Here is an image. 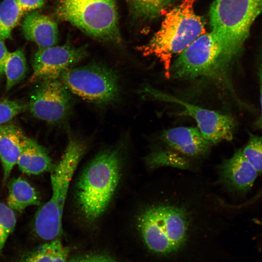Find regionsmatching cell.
<instances>
[{"mask_svg":"<svg viewBox=\"0 0 262 262\" xmlns=\"http://www.w3.org/2000/svg\"><path fill=\"white\" fill-rule=\"evenodd\" d=\"M201 173L167 169L147 186L134 215L135 228L152 252L166 255L196 233L221 225L228 204Z\"/></svg>","mask_w":262,"mask_h":262,"instance_id":"cell-1","label":"cell"},{"mask_svg":"<svg viewBox=\"0 0 262 262\" xmlns=\"http://www.w3.org/2000/svg\"><path fill=\"white\" fill-rule=\"evenodd\" d=\"M213 144L198 128L179 127L163 131L143 158L148 171L172 169L201 173Z\"/></svg>","mask_w":262,"mask_h":262,"instance_id":"cell-2","label":"cell"},{"mask_svg":"<svg viewBox=\"0 0 262 262\" xmlns=\"http://www.w3.org/2000/svg\"><path fill=\"white\" fill-rule=\"evenodd\" d=\"M120 146L98 153L87 165L76 183L75 197L82 215L92 222L105 212L115 195L121 176Z\"/></svg>","mask_w":262,"mask_h":262,"instance_id":"cell-3","label":"cell"},{"mask_svg":"<svg viewBox=\"0 0 262 262\" xmlns=\"http://www.w3.org/2000/svg\"><path fill=\"white\" fill-rule=\"evenodd\" d=\"M195 0H182L164 15L159 30L147 44L138 47L144 56H154L162 63L165 76L170 78L171 60L201 35L205 21L194 10Z\"/></svg>","mask_w":262,"mask_h":262,"instance_id":"cell-4","label":"cell"},{"mask_svg":"<svg viewBox=\"0 0 262 262\" xmlns=\"http://www.w3.org/2000/svg\"><path fill=\"white\" fill-rule=\"evenodd\" d=\"M262 13V0H214L212 3L211 32L219 43L229 73L243 51L251 25Z\"/></svg>","mask_w":262,"mask_h":262,"instance_id":"cell-5","label":"cell"},{"mask_svg":"<svg viewBox=\"0 0 262 262\" xmlns=\"http://www.w3.org/2000/svg\"><path fill=\"white\" fill-rule=\"evenodd\" d=\"M86 149L82 141L69 135L60 160L51 171L52 195L34 217L36 234L44 240L50 241L62 234L63 214L70 183Z\"/></svg>","mask_w":262,"mask_h":262,"instance_id":"cell-6","label":"cell"},{"mask_svg":"<svg viewBox=\"0 0 262 262\" xmlns=\"http://www.w3.org/2000/svg\"><path fill=\"white\" fill-rule=\"evenodd\" d=\"M56 14L97 40L119 44L115 0H58Z\"/></svg>","mask_w":262,"mask_h":262,"instance_id":"cell-7","label":"cell"},{"mask_svg":"<svg viewBox=\"0 0 262 262\" xmlns=\"http://www.w3.org/2000/svg\"><path fill=\"white\" fill-rule=\"evenodd\" d=\"M170 73L175 79L205 78L231 87L220 46L212 32L201 35L180 53L171 64Z\"/></svg>","mask_w":262,"mask_h":262,"instance_id":"cell-8","label":"cell"},{"mask_svg":"<svg viewBox=\"0 0 262 262\" xmlns=\"http://www.w3.org/2000/svg\"><path fill=\"white\" fill-rule=\"evenodd\" d=\"M61 78L69 92L95 104H112L120 96L118 74L112 68L100 63L72 67Z\"/></svg>","mask_w":262,"mask_h":262,"instance_id":"cell-9","label":"cell"},{"mask_svg":"<svg viewBox=\"0 0 262 262\" xmlns=\"http://www.w3.org/2000/svg\"><path fill=\"white\" fill-rule=\"evenodd\" d=\"M143 92L157 100L182 106V113L194 119L202 135L213 145L232 139L235 123L229 115L196 106L152 88L146 87Z\"/></svg>","mask_w":262,"mask_h":262,"instance_id":"cell-10","label":"cell"},{"mask_svg":"<svg viewBox=\"0 0 262 262\" xmlns=\"http://www.w3.org/2000/svg\"><path fill=\"white\" fill-rule=\"evenodd\" d=\"M40 84L31 95L29 108L36 118L50 123L66 119L72 110L69 91L61 80H47Z\"/></svg>","mask_w":262,"mask_h":262,"instance_id":"cell-11","label":"cell"},{"mask_svg":"<svg viewBox=\"0 0 262 262\" xmlns=\"http://www.w3.org/2000/svg\"><path fill=\"white\" fill-rule=\"evenodd\" d=\"M87 55L86 46L76 47L70 44L39 48L33 60L30 82H41L58 79L63 74Z\"/></svg>","mask_w":262,"mask_h":262,"instance_id":"cell-12","label":"cell"},{"mask_svg":"<svg viewBox=\"0 0 262 262\" xmlns=\"http://www.w3.org/2000/svg\"><path fill=\"white\" fill-rule=\"evenodd\" d=\"M213 185L232 195L245 194L253 186L259 174L243 155L241 148L216 166Z\"/></svg>","mask_w":262,"mask_h":262,"instance_id":"cell-13","label":"cell"},{"mask_svg":"<svg viewBox=\"0 0 262 262\" xmlns=\"http://www.w3.org/2000/svg\"><path fill=\"white\" fill-rule=\"evenodd\" d=\"M26 136L17 125L5 123L0 125V160L3 171V182L9 179L17 164Z\"/></svg>","mask_w":262,"mask_h":262,"instance_id":"cell-14","label":"cell"},{"mask_svg":"<svg viewBox=\"0 0 262 262\" xmlns=\"http://www.w3.org/2000/svg\"><path fill=\"white\" fill-rule=\"evenodd\" d=\"M22 29L26 39L36 43L39 48L55 46L58 41L57 24L47 16L30 13L24 18Z\"/></svg>","mask_w":262,"mask_h":262,"instance_id":"cell-15","label":"cell"},{"mask_svg":"<svg viewBox=\"0 0 262 262\" xmlns=\"http://www.w3.org/2000/svg\"><path fill=\"white\" fill-rule=\"evenodd\" d=\"M16 164L22 172L33 175L51 171L55 165L45 148L27 136Z\"/></svg>","mask_w":262,"mask_h":262,"instance_id":"cell-16","label":"cell"},{"mask_svg":"<svg viewBox=\"0 0 262 262\" xmlns=\"http://www.w3.org/2000/svg\"><path fill=\"white\" fill-rule=\"evenodd\" d=\"M7 205L13 210L22 212L25 208L40 204V198L36 190L21 177L14 178L8 183Z\"/></svg>","mask_w":262,"mask_h":262,"instance_id":"cell-17","label":"cell"},{"mask_svg":"<svg viewBox=\"0 0 262 262\" xmlns=\"http://www.w3.org/2000/svg\"><path fill=\"white\" fill-rule=\"evenodd\" d=\"M69 249L58 238L23 254L15 262H68Z\"/></svg>","mask_w":262,"mask_h":262,"instance_id":"cell-18","label":"cell"},{"mask_svg":"<svg viewBox=\"0 0 262 262\" xmlns=\"http://www.w3.org/2000/svg\"><path fill=\"white\" fill-rule=\"evenodd\" d=\"M178 0H126L136 18L152 20L164 16Z\"/></svg>","mask_w":262,"mask_h":262,"instance_id":"cell-19","label":"cell"},{"mask_svg":"<svg viewBox=\"0 0 262 262\" xmlns=\"http://www.w3.org/2000/svg\"><path fill=\"white\" fill-rule=\"evenodd\" d=\"M27 70L26 59L21 49L9 52L5 62L4 74L6 76V90H9L24 77Z\"/></svg>","mask_w":262,"mask_h":262,"instance_id":"cell-20","label":"cell"},{"mask_svg":"<svg viewBox=\"0 0 262 262\" xmlns=\"http://www.w3.org/2000/svg\"><path fill=\"white\" fill-rule=\"evenodd\" d=\"M24 12L15 0H4L0 4V40L11 38V33Z\"/></svg>","mask_w":262,"mask_h":262,"instance_id":"cell-21","label":"cell"},{"mask_svg":"<svg viewBox=\"0 0 262 262\" xmlns=\"http://www.w3.org/2000/svg\"><path fill=\"white\" fill-rule=\"evenodd\" d=\"M241 151L258 174L262 173V136L251 134Z\"/></svg>","mask_w":262,"mask_h":262,"instance_id":"cell-22","label":"cell"},{"mask_svg":"<svg viewBox=\"0 0 262 262\" xmlns=\"http://www.w3.org/2000/svg\"><path fill=\"white\" fill-rule=\"evenodd\" d=\"M16 222L14 210L7 204L0 202V253Z\"/></svg>","mask_w":262,"mask_h":262,"instance_id":"cell-23","label":"cell"},{"mask_svg":"<svg viewBox=\"0 0 262 262\" xmlns=\"http://www.w3.org/2000/svg\"><path fill=\"white\" fill-rule=\"evenodd\" d=\"M26 105L16 100L4 99L0 100V125L7 123L24 111Z\"/></svg>","mask_w":262,"mask_h":262,"instance_id":"cell-24","label":"cell"},{"mask_svg":"<svg viewBox=\"0 0 262 262\" xmlns=\"http://www.w3.org/2000/svg\"><path fill=\"white\" fill-rule=\"evenodd\" d=\"M68 262H118L114 258L101 253H84L69 258Z\"/></svg>","mask_w":262,"mask_h":262,"instance_id":"cell-25","label":"cell"},{"mask_svg":"<svg viewBox=\"0 0 262 262\" xmlns=\"http://www.w3.org/2000/svg\"><path fill=\"white\" fill-rule=\"evenodd\" d=\"M257 73L260 85V98L261 107V115L256 122V125L262 129V43L261 45L256 60Z\"/></svg>","mask_w":262,"mask_h":262,"instance_id":"cell-26","label":"cell"},{"mask_svg":"<svg viewBox=\"0 0 262 262\" xmlns=\"http://www.w3.org/2000/svg\"><path fill=\"white\" fill-rule=\"evenodd\" d=\"M24 13L40 8L44 0H15Z\"/></svg>","mask_w":262,"mask_h":262,"instance_id":"cell-27","label":"cell"},{"mask_svg":"<svg viewBox=\"0 0 262 262\" xmlns=\"http://www.w3.org/2000/svg\"><path fill=\"white\" fill-rule=\"evenodd\" d=\"M9 52L3 41L0 40V78L4 74V64Z\"/></svg>","mask_w":262,"mask_h":262,"instance_id":"cell-28","label":"cell"}]
</instances>
